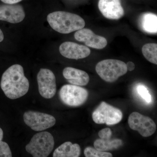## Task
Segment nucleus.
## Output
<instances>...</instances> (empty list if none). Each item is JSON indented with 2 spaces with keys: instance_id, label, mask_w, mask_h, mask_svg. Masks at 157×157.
I'll list each match as a JSON object with an SVG mask.
<instances>
[{
  "instance_id": "2",
  "label": "nucleus",
  "mask_w": 157,
  "mask_h": 157,
  "mask_svg": "<svg viewBox=\"0 0 157 157\" xmlns=\"http://www.w3.org/2000/svg\"><path fill=\"white\" fill-rule=\"evenodd\" d=\"M47 21L52 28L58 33L69 34L83 28L85 22L77 14L58 11L48 14Z\"/></svg>"
},
{
  "instance_id": "15",
  "label": "nucleus",
  "mask_w": 157,
  "mask_h": 157,
  "mask_svg": "<svg viewBox=\"0 0 157 157\" xmlns=\"http://www.w3.org/2000/svg\"><path fill=\"white\" fill-rule=\"evenodd\" d=\"M63 75L69 83L75 85L84 86L90 81L89 76L86 72L71 67H67L64 69Z\"/></svg>"
},
{
  "instance_id": "6",
  "label": "nucleus",
  "mask_w": 157,
  "mask_h": 157,
  "mask_svg": "<svg viewBox=\"0 0 157 157\" xmlns=\"http://www.w3.org/2000/svg\"><path fill=\"white\" fill-rule=\"evenodd\" d=\"M122 117L123 113L121 109L105 102H101L92 113L93 120L95 123L105 124L108 125L119 123Z\"/></svg>"
},
{
  "instance_id": "25",
  "label": "nucleus",
  "mask_w": 157,
  "mask_h": 157,
  "mask_svg": "<svg viewBox=\"0 0 157 157\" xmlns=\"http://www.w3.org/2000/svg\"><path fill=\"white\" fill-rule=\"evenodd\" d=\"M3 135H4V134H3L2 129L1 128H0V141H1V140H2Z\"/></svg>"
},
{
  "instance_id": "11",
  "label": "nucleus",
  "mask_w": 157,
  "mask_h": 157,
  "mask_svg": "<svg viewBox=\"0 0 157 157\" xmlns=\"http://www.w3.org/2000/svg\"><path fill=\"white\" fill-rule=\"evenodd\" d=\"M98 8L103 16L107 19L118 20L124 14L121 0H99Z\"/></svg>"
},
{
  "instance_id": "1",
  "label": "nucleus",
  "mask_w": 157,
  "mask_h": 157,
  "mask_svg": "<svg viewBox=\"0 0 157 157\" xmlns=\"http://www.w3.org/2000/svg\"><path fill=\"white\" fill-rule=\"evenodd\" d=\"M1 87L6 97L11 100L25 95L29 88V82L22 66L14 64L8 68L2 76Z\"/></svg>"
},
{
  "instance_id": "22",
  "label": "nucleus",
  "mask_w": 157,
  "mask_h": 157,
  "mask_svg": "<svg viewBox=\"0 0 157 157\" xmlns=\"http://www.w3.org/2000/svg\"><path fill=\"white\" fill-rule=\"evenodd\" d=\"M3 3L9 5H13L20 2L22 0H1Z\"/></svg>"
},
{
  "instance_id": "19",
  "label": "nucleus",
  "mask_w": 157,
  "mask_h": 157,
  "mask_svg": "<svg viewBox=\"0 0 157 157\" xmlns=\"http://www.w3.org/2000/svg\"><path fill=\"white\" fill-rule=\"evenodd\" d=\"M85 156L86 157H112V154L107 152L101 151L95 148L88 147L85 149Z\"/></svg>"
},
{
  "instance_id": "23",
  "label": "nucleus",
  "mask_w": 157,
  "mask_h": 157,
  "mask_svg": "<svg viewBox=\"0 0 157 157\" xmlns=\"http://www.w3.org/2000/svg\"><path fill=\"white\" fill-rule=\"evenodd\" d=\"M127 70L128 71H132L134 70L135 68V65L133 62H128L126 64Z\"/></svg>"
},
{
  "instance_id": "9",
  "label": "nucleus",
  "mask_w": 157,
  "mask_h": 157,
  "mask_svg": "<svg viewBox=\"0 0 157 157\" xmlns=\"http://www.w3.org/2000/svg\"><path fill=\"white\" fill-rule=\"evenodd\" d=\"M39 94L45 99L53 98L56 92V78L51 70L40 69L37 75Z\"/></svg>"
},
{
  "instance_id": "7",
  "label": "nucleus",
  "mask_w": 157,
  "mask_h": 157,
  "mask_svg": "<svg viewBox=\"0 0 157 157\" xmlns=\"http://www.w3.org/2000/svg\"><path fill=\"white\" fill-rule=\"evenodd\" d=\"M23 119L27 125L36 132L52 128L56 123V119L52 116L37 111H27L24 114Z\"/></svg>"
},
{
  "instance_id": "21",
  "label": "nucleus",
  "mask_w": 157,
  "mask_h": 157,
  "mask_svg": "<svg viewBox=\"0 0 157 157\" xmlns=\"http://www.w3.org/2000/svg\"><path fill=\"white\" fill-rule=\"evenodd\" d=\"M12 156L11 149L8 144L0 141V157H11Z\"/></svg>"
},
{
  "instance_id": "8",
  "label": "nucleus",
  "mask_w": 157,
  "mask_h": 157,
  "mask_svg": "<svg viewBox=\"0 0 157 157\" xmlns=\"http://www.w3.org/2000/svg\"><path fill=\"white\" fill-rule=\"evenodd\" d=\"M128 123L131 129L137 131L144 137L151 136L156 130V124L152 119L137 112L130 114Z\"/></svg>"
},
{
  "instance_id": "4",
  "label": "nucleus",
  "mask_w": 157,
  "mask_h": 157,
  "mask_svg": "<svg viewBox=\"0 0 157 157\" xmlns=\"http://www.w3.org/2000/svg\"><path fill=\"white\" fill-rule=\"evenodd\" d=\"M96 71L102 79L107 82H113L128 72L126 64L119 60H104L99 62Z\"/></svg>"
},
{
  "instance_id": "20",
  "label": "nucleus",
  "mask_w": 157,
  "mask_h": 157,
  "mask_svg": "<svg viewBox=\"0 0 157 157\" xmlns=\"http://www.w3.org/2000/svg\"><path fill=\"white\" fill-rule=\"evenodd\" d=\"M137 91L140 97L143 98L147 103H151L152 102L151 95L145 86L143 85L138 86L137 87Z\"/></svg>"
},
{
  "instance_id": "14",
  "label": "nucleus",
  "mask_w": 157,
  "mask_h": 157,
  "mask_svg": "<svg viewBox=\"0 0 157 157\" xmlns=\"http://www.w3.org/2000/svg\"><path fill=\"white\" fill-rule=\"evenodd\" d=\"M25 16L23 8L20 5H0V20L11 23H18L24 19Z\"/></svg>"
},
{
  "instance_id": "24",
  "label": "nucleus",
  "mask_w": 157,
  "mask_h": 157,
  "mask_svg": "<svg viewBox=\"0 0 157 157\" xmlns=\"http://www.w3.org/2000/svg\"><path fill=\"white\" fill-rule=\"evenodd\" d=\"M4 34H3L2 31L1 30V29H0V42H2L3 40H4Z\"/></svg>"
},
{
  "instance_id": "18",
  "label": "nucleus",
  "mask_w": 157,
  "mask_h": 157,
  "mask_svg": "<svg viewBox=\"0 0 157 157\" xmlns=\"http://www.w3.org/2000/svg\"><path fill=\"white\" fill-rule=\"evenodd\" d=\"M144 56L149 62L157 64V44L150 43L145 44L142 48Z\"/></svg>"
},
{
  "instance_id": "16",
  "label": "nucleus",
  "mask_w": 157,
  "mask_h": 157,
  "mask_svg": "<svg viewBox=\"0 0 157 157\" xmlns=\"http://www.w3.org/2000/svg\"><path fill=\"white\" fill-rule=\"evenodd\" d=\"M138 26L141 30L150 34L157 33V16L154 13L147 12L141 14L138 20Z\"/></svg>"
},
{
  "instance_id": "13",
  "label": "nucleus",
  "mask_w": 157,
  "mask_h": 157,
  "mask_svg": "<svg viewBox=\"0 0 157 157\" xmlns=\"http://www.w3.org/2000/svg\"><path fill=\"white\" fill-rule=\"evenodd\" d=\"M111 130L109 128L102 129L98 133L100 139H97L94 142V148L101 151H106L117 149L123 144L121 139H111Z\"/></svg>"
},
{
  "instance_id": "17",
  "label": "nucleus",
  "mask_w": 157,
  "mask_h": 157,
  "mask_svg": "<svg viewBox=\"0 0 157 157\" xmlns=\"http://www.w3.org/2000/svg\"><path fill=\"white\" fill-rule=\"evenodd\" d=\"M81 148L77 144H73L70 141L65 142L54 151L53 157H78Z\"/></svg>"
},
{
  "instance_id": "3",
  "label": "nucleus",
  "mask_w": 157,
  "mask_h": 157,
  "mask_svg": "<svg viewBox=\"0 0 157 157\" xmlns=\"http://www.w3.org/2000/svg\"><path fill=\"white\" fill-rule=\"evenodd\" d=\"M54 140L47 132L37 133L25 147L26 151L34 157H47L53 150Z\"/></svg>"
},
{
  "instance_id": "12",
  "label": "nucleus",
  "mask_w": 157,
  "mask_h": 157,
  "mask_svg": "<svg viewBox=\"0 0 157 157\" xmlns=\"http://www.w3.org/2000/svg\"><path fill=\"white\" fill-rule=\"evenodd\" d=\"M59 50L63 56L73 59L85 58L90 54V50L86 46L71 42L62 43Z\"/></svg>"
},
{
  "instance_id": "10",
  "label": "nucleus",
  "mask_w": 157,
  "mask_h": 157,
  "mask_svg": "<svg viewBox=\"0 0 157 157\" xmlns=\"http://www.w3.org/2000/svg\"><path fill=\"white\" fill-rule=\"evenodd\" d=\"M75 39L79 42H84L87 46L96 49H103L107 46V39L96 35L88 29H82L74 34Z\"/></svg>"
},
{
  "instance_id": "5",
  "label": "nucleus",
  "mask_w": 157,
  "mask_h": 157,
  "mask_svg": "<svg viewBox=\"0 0 157 157\" xmlns=\"http://www.w3.org/2000/svg\"><path fill=\"white\" fill-rule=\"evenodd\" d=\"M59 95L64 104L70 107H78L85 103L89 93L86 89L79 86L67 84L62 86Z\"/></svg>"
}]
</instances>
